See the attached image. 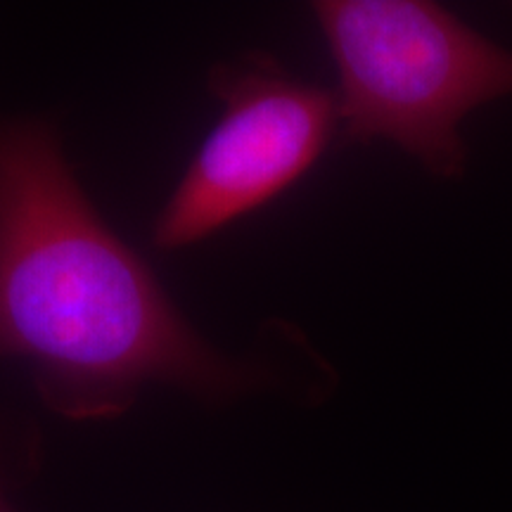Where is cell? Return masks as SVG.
<instances>
[{
	"instance_id": "obj_4",
	"label": "cell",
	"mask_w": 512,
	"mask_h": 512,
	"mask_svg": "<svg viewBox=\"0 0 512 512\" xmlns=\"http://www.w3.org/2000/svg\"><path fill=\"white\" fill-rule=\"evenodd\" d=\"M0 512H15L10 508V503L5 501V494H3V482H0Z\"/></svg>"
},
{
	"instance_id": "obj_1",
	"label": "cell",
	"mask_w": 512,
	"mask_h": 512,
	"mask_svg": "<svg viewBox=\"0 0 512 512\" xmlns=\"http://www.w3.org/2000/svg\"><path fill=\"white\" fill-rule=\"evenodd\" d=\"M0 358L29 363L69 420L126 413L150 384L211 403L268 384V370L221 354L183 318L41 119H0Z\"/></svg>"
},
{
	"instance_id": "obj_2",
	"label": "cell",
	"mask_w": 512,
	"mask_h": 512,
	"mask_svg": "<svg viewBox=\"0 0 512 512\" xmlns=\"http://www.w3.org/2000/svg\"><path fill=\"white\" fill-rule=\"evenodd\" d=\"M313 12L337 67L344 138L387 140L441 181L463 176L460 124L512 95V50L425 0H323Z\"/></svg>"
},
{
	"instance_id": "obj_3",
	"label": "cell",
	"mask_w": 512,
	"mask_h": 512,
	"mask_svg": "<svg viewBox=\"0 0 512 512\" xmlns=\"http://www.w3.org/2000/svg\"><path fill=\"white\" fill-rule=\"evenodd\" d=\"M209 91L221 117L159 211V249L190 247L266 207L323 157L339 124L335 95L264 53L219 64Z\"/></svg>"
}]
</instances>
